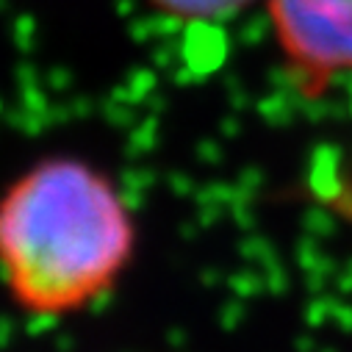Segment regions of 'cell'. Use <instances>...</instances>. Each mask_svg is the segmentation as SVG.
<instances>
[{"mask_svg":"<svg viewBox=\"0 0 352 352\" xmlns=\"http://www.w3.org/2000/svg\"><path fill=\"white\" fill-rule=\"evenodd\" d=\"M139 252V219L114 175L75 153H50L0 186V286L34 322L98 308Z\"/></svg>","mask_w":352,"mask_h":352,"instance_id":"1","label":"cell"},{"mask_svg":"<svg viewBox=\"0 0 352 352\" xmlns=\"http://www.w3.org/2000/svg\"><path fill=\"white\" fill-rule=\"evenodd\" d=\"M267 12L283 64L308 98L352 72V0H267Z\"/></svg>","mask_w":352,"mask_h":352,"instance_id":"2","label":"cell"},{"mask_svg":"<svg viewBox=\"0 0 352 352\" xmlns=\"http://www.w3.org/2000/svg\"><path fill=\"white\" fill-rule=\"evenodd\" d=\"M147 9L169 23L200 25V23H222L233 14L244 12L252 0H144Z\"/></svg>","mask_w":352,"mask_h":352,"instance_id":"3","label":"cell"}]
</instances>
